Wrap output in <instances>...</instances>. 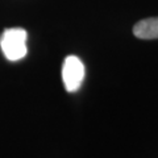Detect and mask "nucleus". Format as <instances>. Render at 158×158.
<instances>
[{"label":"nucleus","instance_id":"1","mask_svg":"<svg viewBox=\"0 0 158 158\" xmlns=\"http://www.w3.org/2000/svg\"><path fill=\"white\" fill-rule=\"evenodd\" d=\"M27 37L28 34L23 28L6 29L0 38V46L8 61L16 62L27 56Z\"/></svg>","mask_w":158,"mask_h":158},{"label":"nucleus","instance_id":"2","mask_svg":"<svg viewBox=\"0 0 158 158\" xmlns=\"http://www.w3.org/2000/svg\"><path fill=\"white\" fill-rule=\"evenodd\" d=\"M85 79V65L77 56H69L63 61L62 81L67 92H75Z\"/></svg>","mask_w":158,"mask_h":158},{"label":"nucleus","instance_id":"3","mask_svg":"<svg viewBox=\"0 0 158 158\" xmlns=\"http://www.w3.org/2000/svg\"><path fill=\"white\" fill-rule=\"evenodd\" d=\"M133 34L140 40L158 38V17H149L138 21L133 27Z\"/></svg>","mask_w":158,"mask_h":158}]
</instances>
